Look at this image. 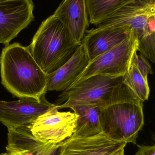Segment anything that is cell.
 Instances as JSON below:
<instances>
[{"label": "cell", "mask_w": 155, "mask_h": 155, "mask_svg": "<svg viewBox=\"0 0 155 155\" xmlns=\"http://www.w3.org/2000/svg\"><path fill=\"white\" fill-rule=\"evenodd\" d=\"M143 102L122 82L99 105L102 132L114 140L136 145L144 124Z\"/></svg>", "instance_id": "obj_1"}, {"label": "cell", "mask_w": 155, "mask_h": 155, "mask_svg": "<svg viewBox=\"0 0 155 155\" xmlns=\"http://www.w3.org/2000/svg\"><path fill=\"white\" fill-rule=\"evenodd\" d=\"M2 83L17 97L39 99L46 93L47 74L34 59L28 46L19 43L5 46L0 56Z\"/></svg>", "instance_id": "obj_2"}, {"label": "cell", "mask_w": 155, "mask_h": 155, "mask_svg": "<svg viewBox=\"0 0 155 155\" xmlns=\"http://www.w3.org/2000/svg\"><path fill=\"white\" fill-rule=\"evenodd\" d=\"M79 45L74 42L63 24L52 15L42 23L28 47L37 64L49 74L65 63Z\"/></svg>", "instance_id": "obj_3"}, {"label": "cell", "mask_w": 155, "mask_h": 155, "mask_svg": "<svg viewBox=\"0 0 155 155\" xmlns=\"http://www.w3.org/2000/svg\"><path fill=\"white\" fill-rule=\"evenodd\" d=\"M124 76L97 74L86 78L62 92L56 101L58 110L84 104H100L106 100Z\"/></svg>", "instance_id": "obj_4"}, {"label": "cell", "mask_w": 155, "mask_h": 155, "mask_svg": "<svg viewBox=\"0 0 155 155\" xmlns=\"http://www.w3.org/2000/svg\"><path fill=\"white\" fill-rule=\"evenodd\" d=\"M57 107L39 116L29 125L32 134L44 143L58 144L75 131L77 115L74 112H59Z\"/></svg>", "instance_id": "obj_5"}, {"label": "cell", "mask_w": 155, "mask_h": 155, "mask_svg": "<svg viewBox=\"0 0 155 155\" xmlns=\"http://www.w3.org/2000/svg\"><path fill=\"white\" fill-rule=\"evenodd\" d=\"M137 47L138 39L133 35L90 62L75 83L97 74L124 76L130 68L134 53L137 51Z\"/></svg>", "instance_id": "obj_6"}, {"label": "cell", "mask_w": 155, "mask_h": 155, "mask_svg": "<svg viewBox=\"0 0 155 155\" xmlns=\"http://www.w3.org/2000/svg\"><path fill=\"white\" fill-rule=\"evenodd\" d=\"M42 95L39 99L20 97L12 102L0 100V122L8 128L28 125L39 116L57 107Z\"/></svg>", "instance_id": "obj_7"}, {"label": "cell", "mask_w": 155, "mask_h": 155, "mask_svg": "<svg viewBox=\"0 0 155 155\" xmlns=\"http://www.w3.org/2000/svg\"><path fill=\"white\" fill-rule=\"evenodd\" d=\"M33 0L0 1V44L5 46L34 20Z\"/></svg>", "instance_id": "obj_8"}, {"label": "cell", "mask_w": 155, "mask_h": 155, "mask_svg": "<svg viewBox=\"0 0 155 155\" xmlns=\"http://www.w3.org/2000/svg\"><path fill=\"white\" fill-rule=\"evenodd\" d=\"M155 14V0H135L95 25L96 28L126 26L137 39L142 35L151 15Z\"/></svg>", "instance_id": "obj_9"}, {"label": "cell", "mask_w": 155, "mask_h": 155, "mask_svg": "<svg viewBox=\"0 0 155 155\" xmlns=\"http://www.w3.org/2000/svg\"><path fill=\"white\" fill-rule=\"evenodd\" d=\"M126 144L103 132L87 137L72 136L61 143L59 155H114L125 150Z\"/></svg>", "instance_id": "obj_10"}, {"label": "cell", "mask_w": 155, "mask_h": 155, "mask_svg": "<svg viewBox=\"0 0 155 155\" xmlns=\"http://www.w3.org/2000/svg\"><path fill=\"white\" fill-rule=\"evenodd\" d=\"M135 35L128 26L93 28L86 30L82 43L90 62Z\"/></svg>", "instance_id": "obj_11"}, {"label": "cell", "mask_w": 155, "mask_h": 155, "mask_svg": "<svg viewBox=\"0 0 155 155\" xmlns=\"http://www.w3.org/2000/svg\"><path fill=\"white\" fill-rule=\"evenodd\" d=\"M53 15L65 26L74 42L80 45L90 24L86 0H63Z\"/></svg>", "instance_id": "obj_12"}, {"label": "cell", "mask_w": 155, "mask_h": 155, "mask_svg": "<svg viewBox=\"0 0 155 155\" xmlns=\"http://www.w3.org/2000/svg\"><path fill=\"white\" fill-rule=\"evenodd\" d=\"M90 62L83 44L72 56L60 68L47 74L46 91H63L73 84Z\"/></svg>", "instance_id": "obj_13"}, {"label": "cell", "mask_w": 155, "mask_h": 155, "mask_svg": "<svg viewBox=\"0 0 155 155\" xmlns=\"http://www.w3.org/2000/svg\"><path fill=\"white\" fill-rule=\"evenodd\" d=\"M29 125L8 128L6 152L14 155H40L47 143L33 136Z\"/></svg>", "instance_id": "obj_14"}, {"label": "cell", "mask_w": 155, "mask_h": 155, "mask_svg": "<svg viewBox=\"0 0 155 155\" xmlns=\"http://www.w3.org/2000/svg\"><path fill=\"white\" fill-rule=\"evenodd\" d=\"M70 108L77 115L76 126L72 136L87 137L103 132L99 104L77 105Z\"/></svg>", "instance_id": "obj_15"}, {"label": "cell", "mask_w": 155, "mask_h": 155, "mask_svg": "<svg viewBox=\"0 0 155 155\" xmlns=\"http://www.w3.org/2000/svg\"><path fill=\"white\" fill-rule=\"evenodd\" d=\"M134 1L135 0H86L89 22L96 25Z\"/></svg>", "instance_id": "obj_16"}, {"label": "cell", "mask_w": 155, "mask_h": 155, "mask_svg": "<svg viewBox=\"0 0 155 155\" xmlns=\"http://www.w3.org/2000/svg\"><path fill=\"white\" fill-rule=\"evenodd\" d=\"M123 82L134 92L143 102L148 100L150 94L148 79H146L143 76L132 62L129 70L124 75Z\"/></svg>", "instance_id": "obj_17"}, {"label": "cell", "mask_w": 155, "mask_h": 155, "mask_svg": "<svg viewBox=\"0 0 155 155\" xmlns=\"http://www.w3.org/2000/svg\"><path fill=\"white\" fill-rule=\"evenodd\" d=\"M137 51L155 62V14L148 18L144 31L138 39Z\"/></svg>", "instance_id": "obj_18"}, {"label": "cell", "mask_w": 155, "mask_h": 155, "mask_svg": "<svg viewBox=\"0 0 155 155\" xmlns=\"http://www.w3.org/2000/svg\"><path fill=\"white\" fill-rule=\"evenodd\" d=\"M137 51L134 53L132 59V62L135 64L139 71L146 79H147L149 74H153L152 67L145 57L141 54H138Z\"/></svg>", "instance_id": "obj_19"}, {"label": "cell", "mask_w": 155, "mask_h": 155, "mask_svg": "<svg viewBox=\"0 0 155 155\" xmlns=\"http://www.w3.org/2000/svg\"><path fill=\"white\" fill-rule=\"evenodd\" d=\"M61 143H47L40 155H59Z\"/></svg>", "instance_id": "obj_20"}, {"label": "cell", "mask_w": 155, "mask_h": 155, "mask_svg": "<svg viewBox=\"0 0 155 155\" xmlns=\"http://www.w3.org/2000/svg\"><path fill=\"white\" fill-rule=\"evenodd\" d=\"M138 150L135 155H155V145H138Z\"/></svg>", "instance_id": "obj_21"}, {"label": "cell", "mask_w": 155, "mask_h": 155, "mask_svg": "<svg viewBox=\"0 0 155 155\" xmlns=\"http://www.w3.org/2000/svg\"><path fill=\"white\" fill-rule=\"evenodd\" d=\"M124 151L125 150H123V151H122V152H120V153H118L114 155H124Z\"/></svg>", "instance_id": "obj_22"}, {"label": "cell", "mask_w": 155, "mask_h": 155, "mask_svg": "<svg viewBox=\"0 0 155 155\" xmlns=\"http://www.w3.org/2000/svg\"><path fill=\"white\" fill-rule=\"evenodd\" d=\"M0 155H14L10 153L6 152L5 153H3L0 154Z\"/></svg>", "instance_id": "obj_23"}, {"label": "cell", "mask_w": 155, "mask_h": 155, "mask_svg": "<svg viewBox=\"0 0 155 155\" xmlns=\"http://www.w3.org/2000/svg\"><path fill=\"white\" fill-rule=\"evenodd\" d=\"M2 1V0H0V1Z\"/></svg>", "instance_id": "obj_24"}]
</instances>
